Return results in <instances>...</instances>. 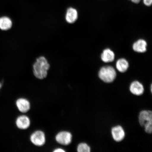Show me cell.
<instances>
[{"label": "cell", "instance_id": "cell-1", "mask_svg": "<svg viewBox=\"0 0 152 152\" xmlns=\"http://www.w3.org/2000/svg\"><path fill=\"white\" fill-rule=\"evenodd\" d=\"M50 68V64L46 58L43 56L39 57L33 64L34 75L38 79H44L47 77Z\"/></svg>", "mask_w": 152, "mask_h": 152}, {"label": "cell", "instance_id": "cell-2", "mask_svg": "<svg viewBox=\"0 0 152 152\" xmlns=\"http://www.w3.org/2000/svg\"><path fill=\"white\" fill-rule=\"evenodd\" d=\"M99 77L104 83H110L115 80L117 76L116 72L111 66H106L101 68L99 72Z\"/></svg>", "mask_w": 152, "mask_h": 152}, {"label": "cell", "instance_id": "cell-3", "mask_svg": "<svg viewBox=\"0 0 152 152\" xmlns=\"http://www.w3.org/2000/svg\"><path fill=\"white\" fill-rule=\"evenodd\" d=\"M30 140L34 145L37 147H41L45 144L46 137L44 132L42 131L37 130L31 134Z\"/></svg>", "mask_w": 152, "mask_h": 152}, {"label": "cell", "instance_id": "cell-4", "mask_svg": "<svg viewBox=\"0 0 152 152\" xmlns=\"http://www.w3.org/2000/svg\"><path fill=\"white\" fill-rule=\"evenodd\" d=\"M72 136L71 133L66 131H62L58 133L56 136V141L63 145H68L71 144Z\"/></svg>", "mask_w": 152, "mask_h": 152}, {"label": "cell", "instance_id": "cell-5", "mask_svg": "<svg viewBox=\"0 0 152 152\" xmlns=\"http://www.w3.org/2000/svg\"><path fill=\"white\" fill-rule=\"evenodd\" d=\"M111 134L113 140L117 142L122 141L125 137L124 130L120 125L114 127L112 129Z\"/></svg>", "mask_w": 152, "mask_h": 152}, {"label": "cell", "instance_id": "cell-6", "mask_svg": "<svg viewBox=\"0 0 152 152\" xmlns=\"http://www.w3.org/2000/svg\"><path fill=\"white\" fill-rule=\"evenodd\" d=\"M30 119L27 116L21 115L17 118L16 124L18 128L21 130H26L30 126Z\"/></svg>", "mask_w": 152, "mask_h": 152}, {"label": "cell", "instance_id": "cell-7", "mask_svg": "<svg viewBox=\"0 0 152 152\" xmlns=\"http://www.w3.org/2000/svg\"><path fill=\"white\" fill-rule=\"evenodd\" d=\"M16 105L19 111L23 113H27L29 111L31 107L28 100L24 98L18 99L16 101Z\"/></svg>", "mask_w": 152, "mask_h": 152}, {"label": "cell", "instance_id": "cell-8", "mask_svg": "<svg viewBox=\"0 0 152 152\" xmlns=\"http://www.w3.org/2000/svg\"><path fill=\"white\" fill-rule=\"evenodd\" d=\"M130 90L132 94L135 96H140L143 94L144 89L142 83L139 81H135L131 83Z\"/></svg>", "mask_w": 152, "mask_h": 152}, {"label": "cell", "instance_id": "cell-9", "mask_svg": "<svg viewBox=\"0 0 152 152\" xmlns=\"http://www.w3.org/2000/svg\"><path fill=\"white\" fill-rule=\"evenodd\" d=\"M139 122L142 126L146 123L152 121V112L150 110H143L140 112L138 117Z\"/></svg>", "mask_w": 152, "mask_h": 152}, {"label": "cell", "instance_id": "cell-10", "mask_svg": "<svg viewBox=\"0 0 152 152\" xmlns=\"http://www.w3.org/2000/svg\"><path fill=\"white\" fill-rule=\"evenodd\" d=\"M78 15L75 9L70 7L66 11L65 16L66 20L68 23L73 24L77 20Z\"/></svg>", "mask_w": 152, "mask_h": 152}, {"label": "cell", "instance_id": "cell-11", "mask_svg": "<svg viewBox=\"0 0 152 152\" xmlns=\"http://www.w3.org/2000/svg\"><path fill=\"white\" fill-rule=\"evenodd\" d=\"M12 22L9 17L4 16L0 17V30L2 31H8L12 26Z\"/></svg>", "mask_w": 152, "mask_h": 152}, {"label": "cell", "instance_id": "cell-12", "mask_svg": "<svg viewBox=\"0 0 152 152\" xmlns=\"http://www.w3.org/2000/svg\"><path fill=\"white\" fill-rule=\"evenodd\" d=\"M147 42L143 39H140L135 42L133 45V49L135 52L143 53L147 51Z\"/></svg>", "mask_w": 152, "mask_h": 152}, {"label": "cell", "instance_id": "cell-13", "mask_svg": "<svg viewBox=\"0 0 152 152\" xmlns=\"http://www.w3.org/2000/svg\"><path fill=\"white\" fill-rule=\"evenodd\" d=\"M101 58L102 61L105 63L113 62L115 58V53L110 49H104L101 54Z\"/></svg>", "mask_w": 152, "mask_h": 152}, {"label": "cell", "instance_id": "cell-14", "mask_svg": "<svg viewBox=\"0 0 152 152\" xmlns=\"http://www.w3.org/2000/svg\"><path fill=\"white\" fill-rule=\"evenodd\" d=\"M116 67L118 71L121 73H124L129 67V62L125 58H120L117 60L116 63Z\"/></svg>", "mask_w": 152, "mask_h": 152}, {"label": "cell", "instance_id": "cell-15", "mask_svg": "<svg viewBox=\"0 0 152 152\" xmlns=\"http://www.w3.org/2000/svg\"><path fill=\"white\" fill-rule=\"evenodd\" d=\"M77 150L78 152H90L91 148L87 144L82 142L78 145Z\"/></svg>", "mask_w": 152, "mask_h": 152}, {"label": "cell", "instance_id": "cell-16", "mask_svg": "<svg viewBox=\"0 0 152 152\" xmlns=\"http://www.w3.org/2000/svg\"><path fill=\"white\" fill-rule=\"evenodd\" d=\"M145 131L148 134H151L152 132V121L146 123L144 126Z\"/></svg>", "mask_w": 152, "mask_h": 152}, {"label": "cell", "instance_id": "cell-17", "mask_svg": "<svg viewBox=\"0 0 152 152\" xmlns=\"http://www.w3.org/2000/svg\"><path fill=\"white\" fill-rule=\"evenodd\" d=\"M144 5L147 6H151L152 4V0H143Z\"/></svg>", "mask_w": 152, "mask_h": 152}, {"label": "cell", "instance_id": "cell-18", "mask_svg": "<svg viewBox=\"0 0 152 152\" xmlns=\"http://www.w3.org/2000/svg\"><path fill=\"white\" fill-rule=\"evenodd\" d=\"M65 151L64 149L60 148H57L53 151V152H64Z\"/></svg>", "mask_w": 152, "mask_h": 152}, {"label": "cell", "instance_id": "cell-19", "mask_svg": "<svg viewBox=\"0 0 152 152\" xmlns=\"http://www.w3.org/2000/svg\"><path fill=\"white\" fill-rule=\"evenodd\" d=\"M130 1L132 2L133 3L136 4H138L140 2L141 0H130Z\"/></svg>", "mask_w": 152, "mask_h": 152}, {"label": "cell", "instance_id": "cell-20", "mask_svg": "<svg viewBox=\"0 0 152 152\" xmlns=\"http://www.w3.org/2000/svg\"><path fill=\"white\" fill-rule=\"evenodd\" d=\"M152 85H151V92H152Z\"/></svg>", "mask_w": 152, "mask_h": 152}, {"label": "cell", "instance_id": "cell-21", "mask_svg": "<svg viewBox=\"0 0 152 152\" xmlns=\"http://www.w3.org/2000/svg\"><path fill=\"white\" fill-rule=\"evenodd\" d=\"M1 87V83H0V87Z\"/></svg>", "mask_w": 152, "mask_h": 152}]
</instances>
